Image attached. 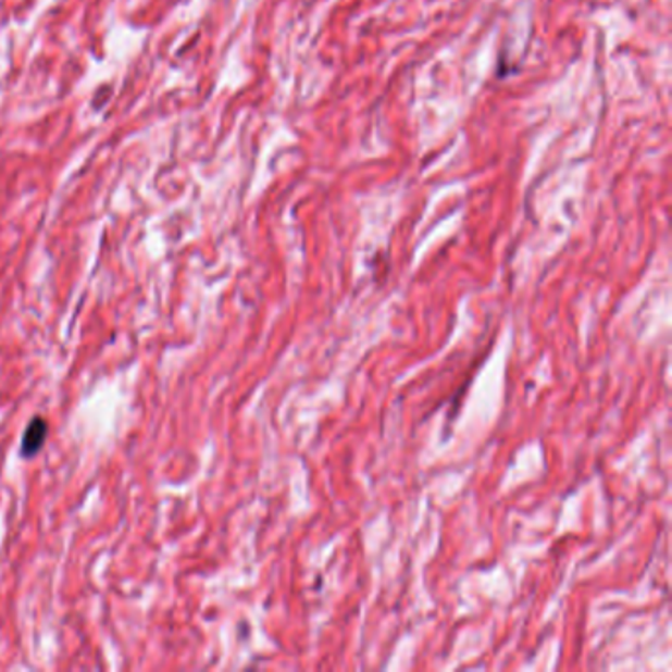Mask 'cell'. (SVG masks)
<instances>
[{
  "label": "cell",
  "mask_w": 672,
  "mask_h": 672,
  "mask_svg": "<svg viewBox=\"0 0 672 672\" xmlns=\"http://www.w3.org/2000/svg\"><path fill=\"white\" fill-rule=\"evenodd\" d=\"M46 434H48V424L42 419H34L22 438V456L30 458L34 453H38L46 441Z\"/></svg>",
  "instance_id": "obj_1"
}]
</instances>
